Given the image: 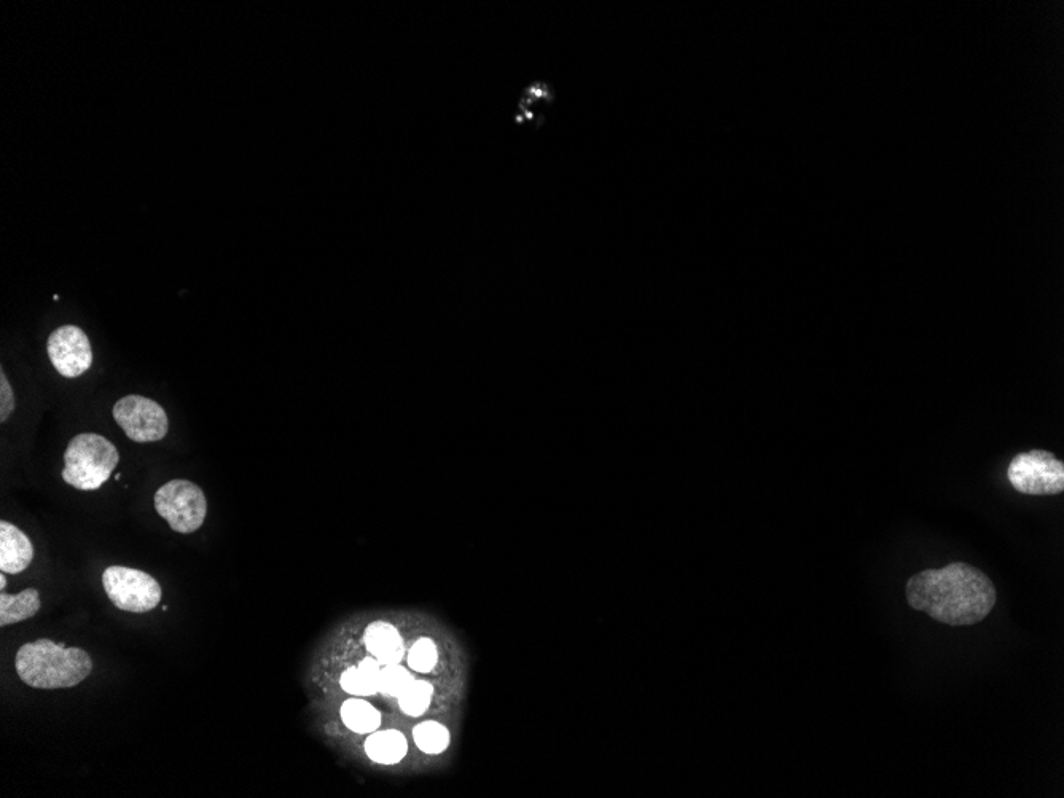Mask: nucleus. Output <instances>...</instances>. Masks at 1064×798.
I'll return each instance as SVG.
<instances>
[{
	"instance_id": "obj_1",
	"label": "nucleus",
	"mask_w": 1064,
	"mask_h": 798,
	"mask_svg": "<svg viewBox=\"0 0 1064 798\" xmlns=\"http://www.w3.org/2000/svg\"><path fill=\"white\" fill-rule=\"evenodd\" d=\"M905 590L912 609L951 626L977 625L996 604V588L990 577L967 563L918 572L908 580Z\"/></svg>"
},
{
	"instance_id": "obj_2",
	"label": "nucleus",
	"mask_w": 1064,
	"mask_h": 798,
	"mask_svg": "<svg viewBox=\"0 0 1064 798\" xmlns=\"http://www.w3.org/2000/svg\"><path fill=\"white\" fill-rule=\"evenodd\" d=\"M16 673L32 689H72L93 671V660L79 647L39 639L24 644L15 658Z\"/></svg>"
},
{
	"instance_id": "obj_3",
	"label": "nucleus",
	"mask_w": 1064,
	"mask_h": 798,
	"mask_svg": "<svg viewBox=\"0 0 1064 798\" xmlns=\"http://www.w3.org/2000/svg\"><path fill=\"white\" fill-rule=\"evenodd\" d=\"M120 462L117 446L99 434L75 435L64 453L61 477L80 491L101 488Z\"/></svg>"
},
{
	"instance_id": "obj_4",
	"label": "nucleus",
	"mask_w": 1064,
	"mask_h": 798,
	"mask_svg": "<svg viewBox=\"0 0 1064 798\" xmlns=\"http://www.w3.org/2000/svg\"><path fill=\"white\" fill-rule=\"evenodd\" d=\"M155 510L179 534H192L203 526L208 501L203 489L188 480H171L155 494Z\"/></svg>"
},
{
	"instance_id": "obj_5",
	"label": "nucleus",
	"mask_w": 1064,
	"mask_h": 798,
	"mask_svg": "<svg viewBox=\"0 0 1064 798\" xmlns=\"http://www.w3.org/2000/svg\"><path fill=\"white\" fill-rule=\"evenodd\" d=\"M107 598L117 609L145 614L160 606L163 590L157 579L139 569L110 566L102 574Z\"/></svg>"
},
{
	"instance_id": "obj_6",
	"label": "nucleus",
	"mask_w": 1064,
	"mask_h": 798,
	"mask_svg": "<svg viewBox=\"0 0 1064 798\" xmlns=\"http://www.w3.org/2000/svg\"><path fill=\"white\" fill-rule=\"evenodd\" d=\"M1007 478L1018 493L1053 496L1064 491V464L1050 451H1026L1010 461Z\"/></svg>"
},
{
	"instance_id": "obj_7",
	"label": "nucleus",
	"mask_w": 1064,
	"mask_h": 798,
	"mask_svg": "<svg viewBox=\"0 0 1064 798\" xmlns=\"http://www.w3.org/2000/svg\"><path fill=\"white\" fill-rule=\"evenodd\" d=\"M126 437L137 443L160 442L169 431V419L160 403L142 396H126L112 410Z\"/></svg>"
},
{
	"instance_id": "obj_8",
	"label": "nucleus",
	"mask_w": 1064,
	"mask_h": 798,
	"mask_svg": "<svg viewBox=\"0 0 1064 798\" xmlns=\"http://www.w3.org/2000/svg\"><path fill=\"white\" fill-rule=\"evenodd\" d=\"M48 356L64 378H79L93 364V349L87 333L77 325L59 327L48 337Z\"/></svg>"
},
{
	"instance_id": "obj_9",
	"label": "nucleus",
	"mask_w": 1064,
	"mask_h": 798,
	"mask_svg": "<svg viewBox=\"0 0 1064 798\" xmlns=\"http://www.w3.org/2000/svg\"><path fill=\"white\" fill-rule=\"evenodd\" d=\"M34 545L20 528L8 521L0 523V571L16 576L31 566Z\"/></svg>"
},
{
	"instance_id": "obj_10",
	"label": "nucleus",
	"mask_w": 1064,
	"mask_h": 798,
	"mask_svg": "<svg viewBox=\"0 0 1064 798\" xmlns=\"http://www.w3.org/2000/svg\"><path fill=\"white\" fill-rule=\"evenodd\" d=\"M365 647L381 665L400 663L405 655L399 631L386 622H375L365 631Z\"/></svg>"
},
{
	"instance_id": "obj_11",
	"label": "nucleus",
	"mask_w": 1064,
	"mask_h": 798,
	"mask_svg": "<svg viewBox=\"0 0 1064 798\" xmlns=\"http://www.w3.org/2000/svg\"><path fill=\"white\" fill-rule=\"evenodd\" d=\"M365 751L373 762L394 765L407 755L408 744L405 736L397 730H383L368 736Z\"/></svg>"
},
{
	"instance_id": "obj_12",
	"label": "nucleus",
	"mask_w": 1064,
	"mask_h": 798,
	"mask_svg": "<svg viewBox=\"0 0 1064 798\" xmlns=\"http://www.w3.org/2000/svg\"><path fill=\"white\" fill-rule=\"evenodd\" d=\"M40 595L36 588H28L18 595L0 593V626L16 625L29 620L40 611Z\"/></svg>"
},
{
	"instance_id": "obj_13",
	"label": "nucleus",
	"mask_w": 1064,
	"mask_h": 798,
	"mask_svg": "<svg viewBox=\"0 0 1064 798\" xmlns=\"http://www.w3.org/2000/svg\"><path fill=\"white\" fill-rule=\"evenodd\" d=\"M381 663L375 657L362 660L357 668L346 669L341 676V687L359 697H370L380 692Z\"/></svg>"
},
{
	"instance_id": "obj_14",
	"label": "nucleus",
	"mask_w": 1064,
	"mask_h": 798,
	"mask_svg": "<svg viewBox=\"0 0 1064 798\" xmlns=\"http://www.w3.org/2000/svg\"><path fill=\"white\" fill-rule=\"evenodd\" d=\"M341 719L353 732L373 733L380 728L381 716L370 703L362 700H348L341 706Z\"/></svg>"
},
{
	"instance_id": "obj_15",
	"label": "nucleus",
	"mask_w": 1064,
	"mask_h": 798,
	"mask_svg": "<svg viewBox=\"0 0 1064 798\" xmlns=\"http://www.w3.org/2000/svg\"><path fill=\"white\" fill-rule=\"evenodd\" d=\"M432 685L426 681H416L413 679L407 689L403 690L402 695L399 697V705L402 711L408 716L418 717L423 716L427 711L432 701Z\"/></svg>"
},
{
	"instance_id": "obj_16",
	"label": "nucleus",
	"mask_w": 1064,
	"mask_h": 798,
	"mask_svg": "<svg viewBox=\"0 0 1064 798\" xmlns=\"http://www.w3.org/2000/svg\"><path fill=\"white\" fill-rule=\"evenodd\" d=\"M416 746L426 754H440L450 744V732L437 722H423L413 732Z\"/></svg>"
},
{
	"instance_id": "obj_17",
	"label": "nucleus",
	"mask_w": 1064,
	"mask_h": 798,
	"mask_svg": "<svg viewBox=\"0 0 1064 798\" xmlns=\"http://www.w3.org/2000/svg\"><path fill=\"white\" fill-rule=\"evenodd\" d=\"M411 682H413V676L399 663L384 665L381 669L380 692L386 697L399 698Z\"/></svg>"
},
{
	"instance_id": "obj_18",
	"label": "nucleus",
	"mask_w": 1064,
	"mask_h": 798,
	"mask_svg": "<svg viewBox=\"0 0 1064 798\" xmlns=\"http://www.w3.org/2000/svg\"><path fill=\"white\" fill-rule=\"evenodd\" d=\"M408 665L418 673H429L437 665V647L431 639H419L408 652Z\"/></svg>"
},
{
	"instance_id": "obj_19",
	"label": "nucleus",
	"mask_w": 1064,
	"mask_h": 798,
	"mask_svg": "<svg viewBox=\"0 0 1064 798\" xmlns=\"http://www.w3.org/2000/svg\"><path fill=\"white\" fill-rule=\"evenodd\" d=\"M15 410V394L8 383L4 370L0 372V421L5 423Z\"/></svg>"
},
{
	"instance_id": "obj_20",
	"label": "nucleus",
	"mask_w": 1064,
	"mask_h": 798,
	"mask_svg": "<svg viewBox=\"0 0 1064 798\" xmlns=\"http://www.w3.org/2000/svg\"><path fill=\"white\" fill-rule=\"evenodd\" d=\"M5 585H7V579H5L4 572H2V576H0V588H2V591L5 590Z\"/></svg>"
}]
</instances>
